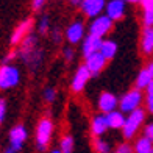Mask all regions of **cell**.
<instances>
[{"instance_id": "cell-1", "label": "cell", "mask_w": 153, "mask_h": 153, "mask_svg": "<svg viewBox=\"0 0 153 153\" xmlns=\"http://www.w3.org/2000/svg\"><path fill=\"white\" fill-rule=\"evenodd\" d=\"M144 120H145V109H142L141 106L136 108L134 111H131V113H128V117H125V123L122 127L123 137L133 139L139 131V128L142 127Z\"/></svg>"}, {"instance_id": "cell-2", "label": "cell", "mask_w": 153, "mask_h": 153, "mask_svg": "<svg viewBox=\"0 0 153 153\" xmlns=\"http://www.w3.org/2000/svg\"><path fill=\"white\" fill-rule=\"evenodd\" d=\"M144 102V94H142V89H131L125 94L120 102H119V106H120V111L122 113H131L134 111L136 108L141 106V103Z\"/></svg>"}, {"instance_id": "cell-3", "label": "cell", "mask_w": 153, "mask_h": 153, "mask_svg": "<svg viewBox=\"0 0 153 153\" xmlns=\"http://www.w3.org/2000/svg\"><path fill=\"white\" fill-rule=\"evenodd\" d=\"M52 133H53V123L50 119H44L39 120V125H38V130H36V142H38V149L42 152V150H47L48 147V142L52 139Z\"/></svg>"}, {"instance_id": "cell-4", "label": "cell", "mask_w": 153, "mask_h": 153, "mask_svg": "<svg viewBox=\"0 0 153 153\" xmlns=\"http://www.w3.org/2000/svg\"><path fill=\"white\" fill-rule=\"evenodd\" d=\"M20 80V75L17 67L10 66V64H3L0 67V89H10L14 88Z\"/></svg>"}, {"instance_id": "cell-5", "label": "cell", "mask_w": 153, "mask_h": 153, "mask_svg": "<svg viewBox=\"0 0 153 153\" xmlns=\"http://www.w3.org/2000/svg\"><path fill=\"white\" fill-rule=\"evenodd\" d=\"M113 22L114 20L111 19L108 14L95 16V19L92 20V24L89 25V33L94 34V36H99V38H105L106 34L111 31V28H113Z\"/></svg>"}, {"instance_id": "cell-6", "label": "cell", "mask_w": 153, "mask_h": 153, "mask_svg": "<svg viewBox=\"0 0 153 153\" xmlns=\"http://www.w3.org/2000/svg\"><path fill=\"white\" fill-rule=\"evenodd\" d=\"M27 137H28V133H27L25 127H22V125L14 127V128L10 131V147H8V150H6V152L13 153V152L22 150V145L27 141Z\"/></svg>"}, {"instance_id": "cell-7", "label": "cell", "mask_w": 153, "mask_h": 153, "mask_svg": "<svg viewBox=\"0 0 153 153\" xmlns=\"http://www.w3.org/2000/svg\"><path fill=\"white\" fill-rule=\"evenodd\" d=\"M91 76H92V74H91V71L86 67V64L80 66L78 69H76L74 78H72V85H71L72 92H76V94L81 92L83 89H85L86 83H88V80L91 78Z\"/></svg>"}, {"instance_id": "cell-8", "label": "cell", "mask_w": 153, "mask_h": 153, "mask_svg": "<svg viewBox=\"0 0 153 153\" xmlns=\"http://www.w3.org/2000/svg\"><path fill=\"white\" fill-rule=\"evenodd\" d=\"M86 59V67L91 71V74H92V76H95L99 72H102L103 69H105V66H106V62H108V59L102 55V52L99 50V52H95V53H92V55H89V56H86L85 58Z\"/></svg>"}, {"instance_id": "cell-9", "label": "cell", "mask_w": 153, "mask_h": 153, "mask_svg": "<svg viewBox=\"0 0 153 153\" xmlns=\"http://www.w3.org/2000/svg\"><path fill=\"white\" fill-rule=\"evenodd\" d=\"M106 6L105 0H83L81 2V11L86 17H95L99 16L102 10Z\"/></svg>"}, {"instance_id": "cell-10", "label": "cell", "mask_w": 153, "mask_h": 153, "mask_svg": "<svg viewBox=\"0 0 153 153\" xmlns=\"http://www.w3.org/2000/svg\"><path fill=\"white\" fill-rule=\"evenodd\" d=\"M125 0H109L106 3L105 10L106 14L116 22V20H120L125 16Z\"/></svg>"}, {"instance_id": "cell-11", "label": "cell", "mask_w": 153, "mask_h": 153, "mask_svg": "<svg viewBox=\"0 0 153 153\" xmlns=\"http://www.w3.org/2000/svg\"><path fill=\"white\" fill-rule=\"evenodd\" d=\"M31 27H33V19H27V20H24V22H20L11 34V44L16 45V44L22 42V39L27 36V34H30Z\"/></svg>"}, {"instance_id": "cell-12", "label": "cell", "mask_w": 153, "mask_h": 153, "mask_svg": "<svg viewBox=\"0 0 153 153\" xmlns=\"http://www.w3.org/2000/svg\"><path fill=\"white\" fill-rule=\"evenodd\" d=\"M83 34H85V24L81 20H74L66 31V38L71 44H76L81 41Z\"/></svg>"}, {"instance_id": "cell-13", "label": "cell", "mask_w": 153, "mask_h": 153, "mask_svg": "<svg viewBox=\"0 0 153 153\" xmlns=\"http://www.w3.org/2000/svg\"><path fill=\"white\" fill-rule=\"evenodd\" d=\"M119 105V100H117V97L111 92H102L100 97H99V109L102 113H109V111H113L117 108Z\"/></svg>"}, {"instance_id": "cell-14", "label": "cell", "mask_w": 153, "mask_h": 153, "mask_svg": "<svg viewBox=\"0 0 153 153\" xmlns=\"http://www.w3.org/2000/svg\"><path fill=\"white\" fill-rule=\"evenodd\" d=\"M100 45H102V38L99 36H94V34L89 33V36L85 38V41H83V56H89V55H92L95 52L100 50Z\"/></svg>"}, {"instance_id": "cell-15", "label": "cell", "mask_w": 153, "mask_h": 153, "mask_svg": "<svg viewBox=\"0 0 153 153\" xmlns=\"http://www.w3.org/2000/svg\"><path fill=\"white\" fill-rule=\"evenodd\" d=\"M141 50L144 55L153 53V27H144L142 39H141Z\"/></svg>"}, {"instance_id": "cell-16", "label": "cell", "mask_w": 153, "mask_h": 153, "mask_svg": "<svg viewBox=\"0 0 153 153\" xmlns=\"http://www.w3.org/2000/svg\"><path fill=\"white\" fill-rule=\"evenodd\" d=\"M106 116V120H108V127L113 128V130H122L123 123H125V116L122 111H117V109H113L109 113L105 114Z\"/></svg>"}, {"instance_id": "cell-17", "label": "cell", "mask_w": 153, "mask_h": 153, "mask_svg": "<svg viewBox=\"0 0 153 153\" xmlns=\"http://www.w3.org/2000/svg\"><path fill=\"white\" fill-rule=\"evenodd\" d=\"M108 120H106V116H95L92 119V125H91V130H92V134L94 136H102L106 133L108 130Z\"/></svg>"}, {"instance_id": "cell-18", "label": "cell", "mask_w": 153, "mask_h": 153, "mask_svg": "<svg viewBox=\"0 0 153 153\" xmlns=\"http://www.w3.org/2000/svg\"><path fill=\"white\" fill-rule=\"evenodd\" d=\"M133 149L136 153H153V141L149 139L147 136H142L134 142Z\"/></svg>"}, {"instance_id": "cell-19", "label": "cell", "mask_w": 153, "mask_h": 153, "mask_svg": "<svg viewBox=\"0 0 153 153\" xmlns=\"http://www.w3.org/2000/svg\"><path fill=\"white\" fill-rule=\"evenodd\" d=\"M100 52L108 61L113 59L116 56V53H117V44L114 42V41H102Z\"/></svg>"}, {"instance_id": "cell-20", "label": "cell", "mask_w": 153, "mask_h": 153, "mask_svg": "<svg viewBox=\"0 0 153 153\" xmlns=\"http://www.w3.org/2000/svg\"><path fill=\"white\" fill-rule=\"evenodd\" d=\"M153 80V76L150 75V72L147 71V67L142 69L141 72H139V75L136 76V88L137 89H145L149 85H150V81Z\"/></svg>"}, {"instance_id": "cell-21", "label": "cell", "mask_w": 153, "mask_h": 153, "mask_svg": "<svg viewBox=\"0 0 153 153\" xmlns=\"http://www.w3.org/2000/svg\"><path fill=\"white\" fill-rule=\"evenodd\" d=\"M145 105H147V111L150 114H153V80L150 81V85L145 88Z\"/></svg>"}, {"instance_id": "cell-22", "label": "cell", "mask_w": 153, "mask_h": 153, "mask_svg": "<svg viewBox=\"0 0 153 153\" xmlns=\"http://www.w3.org/2000/svg\"><path fill=\"white\" fill-rule=\"evenodd\" d=\"M59 149H61V153H71L74 150V139L72 136H64L62 141L59 144Z\"/></svg>"}, {"instance_id": "cell-23", "label": "cell", "mask_w": 153, "mask_h": 153, "mask_svg": "<svg viewBox=\"0 0 153 153\" xmlns=\"http://www.w3.org/2000/svg\"><path fill=\"white\" fill-rule=\"evenodd\" d=\"M94 149H95V152H99V153H108L109 152V144L97 137L95 142H94Z\"/></svg>"}, {"instance_id": "cell-24", "label": "cell", "mask_w": 153, "mask_h": 153, "mask_svg": "<svg viewBox=\"0 0 153 153\" xmlns=\"http://www.w3.org/2000/svg\"><path fill=\"white\" fill-rule=\"evenodd\" d=\"M142 24L144 27H153V11H144Z\"/></svg>"}, {"instance_id": "cell-25", "label": "cell", "mask_w": 153, "mask_h": 153, "mask_svg": "<svg viewBox=\"0 0 153 153\" xmlns=\"http://www.w3.org/2000/svg\"><path fill=\"white\" fill-rule=\"evenodd\" d=\"M55 97H56V92H55L53 88H47L45 91H44V100H45V102L52 103V102L55 100Z\"/></svg>"}, {"instance_id": "cell-26", "label": "cell", "mask_w": 153, "mask_h": 153, "mask_svg": "<svg viewBox=\"0 0 153 153\" xmlns=\"http://www.w3.org/2000/svg\"><path fill=\"white\" fill-rule=\"evenodd\" d=\"M47 31H48V17L42 16V19H41V22H39V33L45 34Z\"/></svg>"}, {"instance_id": "cell-27", "label": "cell", "mask_w": 153, "mask_h": 153, "mask_svg": "<svg viewBox=\"0 0 153 153\" xmlns=\"http://www.w3.org/2000/svg\"><path fill=\"white\" fill-rule=\"evenodd\" d=\"M134 149L131 147V145L128 144V142H123V144H120V145H117V153H130V152H133Z\"/></svg>"}, {"instance_id": "cell-28", "label": "cell", "mask_w": 153, "mask_h": 153, "mask_svg": "<svg viewBox=\"0 0 153 153\" xmlns=\"http://www.w3.org/2000/svg\"><path fill=\"white\" fill-rule=\"evenodd\" d=\"M144 11H153V0H139Z\"/></svg>"}, {"instance_id": "cell-29", "label": "cell", "mask_w": 153, "mask_h": 153, "mask_svg": "<svg viewBox=\"0 0 153 153\" xmlns=\"http://www.w3.org/2000/svg\"><path fill=\"white\" fill-rule=\"evenodd\" d=\"M44 5H45V0H33V2H31V8L34 11H41L44 8Z\"/></svg>"}, {"instance_id": "cell-30", "label": "cell", "mask_w": 153, "mask_h": 153, "mask_svg": "<svg viewBox=\"0 0 153 153\" xmlns=\"http://www.w3.org/2000/svg\"><path fill=\"white\" fill-rule=\"evenodd\" d=\"M5 114H6V102L3 99H0V123L3 122Z\"/></svg>"}, {"instance_id": "cell-31", "label": "cell", "mask_w": 153, "mask_h": 153, "mask_svg": "<svg viewBox=\"0 0 153 153\" xmlns=\"http://www.w3.org/2000/svg\"><path fill=\"white\" fill-rule=\"evenodd\" d=\"M144 136H147L149 139H152V141H153V122H150L147 127L144 128Z\"/></svg>"}, {"instance_id": "cell-32", "label": "cell", "mask_w": 153, "mask_h": 153, "mask_svg": "<svg viewBox=\"0 0 153 153\" xmlns=\"http://www.w3.org/2000/svg\"><path fill=\"white\" fill-rule=\"evenodd\" d=\"M64 59L67 62L74 59V50H72V48H66V50H64Z\"/></svg>"}, {"instance_id": "cell-33", "label": "cell", "mask_w": 153, "mask_h": 153, "mask_svg": "<svg viewBox=\"0 0 153 153\" xmlns=\"http://www.w3.org/2000/svg\"><path fill=\"white\" fill-rule=\"evenodd\" d=\"M16 56H17V52H14V50H13V52H10V53L5 56V61H3V62H10V61H13V59H14Z\"/></svg>"}, {"instance_id": "cell-34", "label": "cell", "mask_w": 153, "mask_h": 153, "mask_svg": "<svg viewBox=\"0 0 153 153\" xmlns=\"http://www.w3.org/2000/svg\"><path fill=\"white\" fill-rule=\"evenodd\" d=\"M53 39L56 41V42H59V41H61V33H59V30H55V31H53Z\"/></svg>"}, {"instance_id": "cell-35", "label": "cell", "mask_w": 153, "mask_h": 153, "mask_svg": "<svg viewBox=\"0 0 153 153\" xmlns=\"http://www.w3.org/2000/svg\"><path fill=\"white\" fill-rule=\"evenodd\" d=\"M147 71H149V72H150V75L153 76V59L149 62V66H147Z\"/></svg>"}, {"instance_id": "cell-36", "label": "cell", "mask_w": 153, "mask_h": 153, "mask_svg": "<svg viewBox=\"0 0 153 153\" xmlns=\"http://www.w3.org/2000/svg\"><path fill=\"white\" fill-rule=\"evenodd\" d=\"M81 2H83V0H71V5H74V6H81Z\"/></svg>"}, {"instance_id": "cell-37", "label": "cell", "mask_w": 153, "mask_h": 153, "mask_svg": "<svg viewBox=\"0 0 153 153\" xmlns=\"http://www.w3.org/2000/svg\"><path fill=\"white\" fill-rule=\"evenodd\" d=\"M125 2H128V3H139V0H125Z\"/></svg>"}]
</instances>
